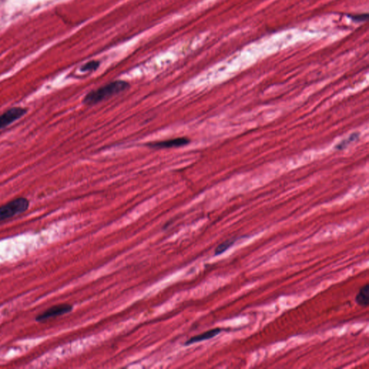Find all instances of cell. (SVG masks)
I'll use <instances>...</instances> for the list:
<instances>
[{"label": "cell", "mask_w": 369, "mask_h": 369, "mask_svg": "<svg viewBox=\"0 0 369 369\" xmlns=\"http://www.w3.org/2000/svg\"><path fill=\"white\" fill-rule=\"evenodd\" d=\"M129 84L125 81H114L87 93L84 98L83 103L87 106L98 104L103 100H107L117 94L125 91L129 88Z\"/></svg>", "instance_id": "obj_1"}, {"label": "cell", "mask_w": 369, "mask_h": 369, "mask_svg": "<svg viewBox=\"0 0 369 369\" xmlns=\"http://www.w3.org/2000/svg\"><path fill=\"white\" fill-rule=\"evenodd\" d=\"M30 206L26 198L19 197L0 206V222L25 212Z\"/></svg>", "instance_id": "obj_2"}, {"label": "cell", "mask_w": 369, "mask_h": 369, "mask_svg": "<svg viewBox=\"0 0 369 369\" xmlns=\"http://www.w3.org/2000/svg\"><path fill=\"white\" fill-rule=\"evenodd\" d=\"M27 113H28L27 108L13 107L9 108L2 114H0V131L8 125L15 123L16 121L26 115Z\"/></svg>", "instance_id": "obj_3"}, {"label": "cell", "mask_w": 369, "mask_h": 369, "mask_svg": "<svg viewBox=\"0 0 369 369\" xmlns=\"http://www.w3.org/2000/svg\"><path fill=\"white\" fill-rule=\"evenodd\" d=\"M73 309V307L68 304H62V305H55L52 308H48L44 312L41 313L36 317L37 322H43L51 318L56 316L63 315V314L69 313Z\"/></svg>", "instance_id": "obj_4"}, {"label": "cell", "mask_w": 369, "mask_h": 369, "mask_svg": "<svg viewBox=\"0 0 369 369\" xmlns=\"http://www.w3.org/2000/svg\"><path fill=\"white\" fill-rule=\"evenodd\" d=\"M190 143L188 138L180 137L166 140V141H158V142L150 143L147 145L154 149H170V148L181 147L187 145Z\"/></svg>", "instance_id": "obj_5"}, {"label": "cell", "mask_w": 369, "mask_h": 369, "mask_svg": "<svg viewBox=\"0 0 369 369\" xmlns=\"http://www.w3.org/2000/svg\"><path fill=\"white\" fill-rule=\"evenodd\" d=\"M222 329L221 328H215L206 331V332H203V333L200 334V335H196V336L192 337L191 338L189 339L188 340L186 341L184 343L185 346H189V345L193 344V343H199V342L204 341V340H210V339L214 338L216 335H219V333L222 332Z\"/></svg>", "instance_id": "obj_6"}, {"label": "cell", "mask_w": 369, "mask_h": 369, "mask_svg": "<svg viewBox=\"0 0 369 369\" xmlns=\"http://www.w3.org/2000/svg\"><path fill=\"white\" fill-rule=\"evenodd\" d=\"M356 303L363 308H367L369 305V284L364 285L361 288L355 298Z\"/></svg>", "instance_id": "obj_7"}, {"label": "cell", "mask_w": 369, "mask_h": 369, "mask_svg": "<svg viewBox=\"0 0 369 369\" xmlns=\"http://www.w3.org/2000/svg\"><path fill=\"white\" fill-rule=\"evenodd\" d=\"M237 240L238 239L236 238H230L224 241V243H221L216 248L215 251H214V254L215 255H219V254H223L226 251L228 250L231 246H234Z\"/></svg>", "instance_id": "obj_8"}, {"label": "cell", "mask_w": 369, "mask_h": 369, "mask_svg": "<svg viewBox=\"0 0 369 369\" xmlns=\"http://www.w3.org/2000/svg\"><path fill=\"white\" fill-rule=\"evenodd\" d=\"M100 62L97 61H91L87 62L85 65L81 67V71H95L99 67Z\"/></svg>", "instance_id": "obj_9"}]
</instances>
